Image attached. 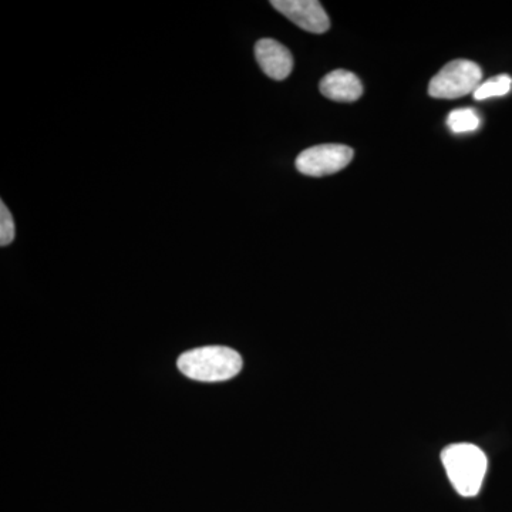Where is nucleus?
Instances as JSON below:
<instances>
[{
  "instance_id": "nucleus-7",
  "label": "nucleus",
  "mask_w": 512,
  "mask_h": 512,
  "mask_svg": "<svg viewBox=\"0 0 512 512\" xmlns=\"http://www.w3.org/2000/svg\"><path fill=\"white\" fill-rule=\"evenodd\" d=\"M319 89L326 99L338 101V103H353L363 94L359 77L355 73L342 69L326 74L319 84Z\"/></svg>"
},
{
  "instance_id": "nucleus-4",
  "label": "nucleus",
  "mask_w": 512,
  "mask_h": 512,
  "mask_svg": "<svg viewBox=\"0 0 512 512\" xmlns=\"http://www.w3.org/2000/svg\"><path fill=\"white\" fill-rule=\"evenodd\" d=\"M353 150L342 144H320L302 151L295 165L299 173L308 177H325L339 173L353 160Z\"/></svg>"
},
{
  "instance_id": "nucleus-8",
  "label": "nucleus",
  "mask_w": 512,
  "mask_h": 512,
  "mask_svg": "<svg viewBox=\"0 0 512 512\" xmlns=\"http://www.w3.org/2000/svg\"><path fill=\"white\" fill-rule=\"evenodd\" d=\"M481 120L473 109H457L447 117V126L453 133H470L480 127Z\"/></svg>"
},
{
  "instance_id": "nucleus-1",
  "label": "nucleus",
  "mask_w": 512,
  "mask_h": 512,
  "mask_svg": "<svg viewBox=\"0 0 512 512\" xmlns=\"http://www.w3.org/2000/svg\"><path fill=\"white\" fill-rule=\"evenodd\" d=\"M448 480L463 497H476L487 474V456L480 447L470 443L451 444L441 453Z\"/></svg>"
},
{
  "instance_id": "nucleus-5",
  "label": "nucleus",
  "mask_w": 512,
  "mask_h": 512,
  "mask_svg": "<svg viewBox=\"0 0 512 512\" xmlns=\"http://www.w3.org/2000/svg\"><path fill=\"white\" fill-rule=\"evenodd\" d=\"M271 5L306 32L322 35L330 29L328 13L318 0H272Z\"/></svg>"
},
{
  "instance_id": "nucleus-6",
  "label": "nucleus",
  "mask_w": 512,
  "mask_h": 512,
  "mask_svg": "<svg viewBox=\"0 0 512 512\" xmlns=\"http://www.w3.org/2000/svg\"><path fill=\"white\" fill-rule=\"evenodd\" d=\"M255 57L262 72L271 79L285 80L292 73V53L278 40H259L255 46Z\"/></svg>"
},
{
  "instance_id": "nucleus-3",
  "label": "nucleus",
  "mask_w": 512,
  "mask_h": 512,
  "mask_svg": "<svg viewBox=\"0 0 512 512\" xmlns=\"http://www.w3.org/2000/svg\"><path fill=\"white\" fill-rule=\"evenodd\" d=\"M483 83V70L471 60H453L447 63L429 84L433 99L453 100L474 94Z\"/></svg>"
},
{
  "instance_id": "nucleus-2",
  "label": "nucleus",
  "mask_w": 512,
  "mask_h": 512,
  "mask_svg": "<svg viewBox=\"0 0 512 512\" xmlns=\"http://www.w3.org/2000/svg\"><path fill=\"white\" fill-rule=\"evenodd\" d=\"M242 357L225 346H207L184 353L178 359V369L184 376L198 382H225L241 372Z\"/></svg>"
},
{
  "instance_id": "nucleus-9",
  "label": "nucleus",
  "mask_w": 512,
  "mask_h": 512,
  "mask_svg": "<svg viewBox=\"0 0 512 512\" xmlns=\"http://www.w3.org/2000/svg\"><path fill=\"white\" fill-rule=\"evenodd\" d=\"M511 87V77L508 74H500V76L491 77L487 82L481 83L473 96L478 101L491 99V97H501L510 93Z\"/></svg>"
},
{
  "instance_id": "nucleus-10",
  "label": "nucleus",
  "mask_w": 512,
  "mask_h": 512,
  "mask_svg": "<svg viewBox=\"0 0 512 512\" xmlns=\"http://www.w3.org/2000/svg\"><path fill=\"white\" fill-rule=\"evenodd\" d=\"M16 229L12 214L5 202L0 204V247H8L15 239Z\"/></svg>"
}]
</instances>
